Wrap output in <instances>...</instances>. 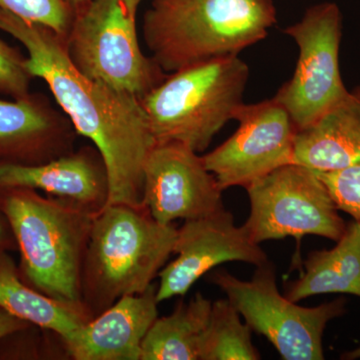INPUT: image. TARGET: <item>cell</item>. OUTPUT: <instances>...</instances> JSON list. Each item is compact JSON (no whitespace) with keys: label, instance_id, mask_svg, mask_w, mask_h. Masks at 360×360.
Wrapping results in <instances>:
<instances>
[{"label":"cell","instance_id":"cell-1","mask_svg":"<svg viewBox=\"0 0 360 360\" xmlns=\"http://www.w3.org/2000/svg\"><path fill=\"white\" fill-rule=\"evenodd\" d=\"M0 30L25 46V66L49 85L77 134L98 149L108 169V205H143L144 165L156 146L139 97L89 79L68 58L65 40L49 28L0 9Z\"/></svg>","mask_w":360,"mask_h":360},{"label":"cell","instance_id":"cell-2","mask_svg":"<svg viewBox=\"0 0 360 360\" xmlns=\"http://www.w3.org/2000/svg\"><path fill=\"white\" fill-rule=\"evenodd\" d=\"M276 23L272 0H153L142 20L151 58L165 72L238 56Z\"/></svg>","mask_w":360,"mask_h":360},{"label":"cell","instance_id":"cell-3","mask_svg":"<svg viewBox=\"0 0 360 360\" xmlns=\"http://www.w3.org/2000/svg\"><path fill=\"white\" fill-rule=\"evenodd\" d=\"M0 191V207L18 241L30 285L61 302L84 305L82 269L97 213L34 189Z\"/></svg>","mask_w":360,"mask_h":360},{"label":"cell","instance_id":"cell-4","mask_svg":"<svg viewBox=\"0 0 360 360\" xmlns=\"http://www.w3.org/2000/svg\"><path fill=\"white\" fill-rule=\"evenodd\" d=\"M176 238V227L160 224L146 206L115 203L97 213L82 278V302L92 316L148 290L174 253Z\"/></svg>","mask_w":360,"mask_h":360},{"label":"cell","instance_id":"cell-5","mask_svg":"<svg viewBox=\"0 0 360 360\" xmlns=\"http://www.w3.org/2000/svg\"><path fill=\"white\" fill-rule=\"evenodd\" d=\"M250 78V66L229 56L167 75L141 99L156 144L179 142L200 153L233 120Z\"/></svg>","mask_w":360,"mask_h":360},{"label":"cell","instance_id":"cell-6","mask_svg":"<svg viewBox=\"0 0 360 360\" xmlns=\"http://www.w3.org/2000/svg\"><path fill=\"white\" fill-rule=\"evenodd\" d=\"M141 1L89 0L75 8L65 39L68 58L82 75L139 99L167 77L139 44Z\"/></svg>","mask_w":360,"mask_h":360},{"label":"cell","instance_id":"cell-7","mask_svg":"<svg viewBox=\"0 0 360 360\" xmlns=\"http://www.w3.org/2000/svg\"><path fill=\"white\" fill-rule=\"evenodd\" d=\"M212 281L224 291L252 331L265 336L284 360L324 359L326 326L347 312L340 297L315 307H300L277 290L274 265L257 266L250 281L217 270Z\"/></svg>","mask_w":360,"mask_h":360},{"label":"cell","instance_id":"cell-8","mask_svg":"<svg viewBox=\"0 0 360 360\" xmlns=\"http://www.w3.org/2000/svg\"><path fill=\"white\" fill-rule=\"evenodd\" d=\"M250 214L243 224L260 245L265 240L316 236L338 241L347 224L316 172L290 163L245 187Z\"/></svg>","mask_w":360,"mask_h":360},{"label":"cell","instance_id":"cell-9","mask_svg":"<svg viewBox=\"0 0 360 360\" xmlns=\"http://www.w3.org/2000/svg\"><path fill=\"white\" fill-rule=\"evenodd\" d=\"M283 32L295 40L300 58L293 77L274 97L296 129H307L347 94L340 65L342 14L335 2L307 9Z\"/></svg>","mask_w":360,"mask_h":360},{"label":"cell","instance_id":"cell-10","mask_svg":"<svg viewBox=\"0 0 360 360\" xmlns=\"http://www.w3.org/2000/svg\"><path fill=\"white\" fill-rule=\"evenodd\" d=\"M233 120L239 123L234 134L202 156L222 191L246 187L277 168L293 163L297 129L276 99L243 103Z\"/></svg>","mask_w":360,"mask_h":360},{"label":"cell","instance_id":"cell-11","mask_svg":"<svg viewBox=\"0 0 360 360\" xmlns=\"http://www.w3.org/2000/svg\"><path fill=\"white\" fill-rule=\"evenodd\" d=\"M174 253L177 257L161 269L156 290L160 303L186 295L194 283L217 265L243 262L262 266L269 262L245 227L238 226L225 208L198 219L184 220L177 229Z\"/></svg>","mask_w":360,"mask_h":360},{"label":"cell","instance_id":"cell-12","mask_svg":"<svg viewBox=\"0 0 360 360\" xmlns=\"http://www.w3.org/2000/svg\"><path fill=\"white\" fill-rule=\"evenodd\" d=\"M222 189L202 156L179 142L158 143L144 165L143 205L160 224L194 219L224 208Z\"/></svg>","mask_w":360,"mask_h":360},{"label":"cell","instance_id":"cell-13","mask_svg":"<svg viewBox=\"0 0 360 360\" xmlns=\"http://www.w3.org/2000/svg\"><path fill=\"white\" fill-rule=\"evenodd\" d=\"M30 188L98 213L110 200L108 169L98 149L85 146L40 165L0 162V189Z\"/></svg>","mask_w":360,"mask_h":360},{"label":"cell","instance_id":"cell-14","mask_svg":"<svg viewBox=\"0 0 360 360\" xmlns=\"http://www.w3.org/2000/svg\"><path fill=\"white\" fill-rule=\"evenodd\" d=\"M158 286L127 295L63 338L75 360H141V345L158 317Z\"/></svg>","mask_w":360,"mask_h":360},{"label":"cell","instance_id":"cell-15","mask_svg":"<svg viewBox=\"0 0 360 360\" xmlns=\"http://www.w3.org/2000/svg\"><path fill=\"white\" fill-rule=\"evenodd\" d=\"M75 134L70 118L44 97L0 99V162H47L73 151Z\"/></svg>","mask_w":360,"mask_h":360},{"label":"cell","instance_id":"cell-16","mask_svg":"<svg viewBox=\"0 0 360 360\" xmlns=\"http://www.w3.org/2000/svg\"><path fill=\"white\" fill-rule=\"evenodd\" d=\"M292 160L317 172H338L360 162V84L316 122L298 130Z\"/></svg>","mask_w":360,"mask_h":360},{"label":"cell","instance_id":"cell-17","mask_svg":"<svg viewBox=\"0 0 360 360\" xmlns=\"http://www.w3.org/2000/svg\"><path fill=\"white\" fill-rule=\"evenodd\" d=\"M304 272L284 295L298 302L309 296L347 293L360 297V222H349L331 250L311 251Z\"/></svg>","mask_w":360,"mask_h":360},{"label":"cell","instance_id":"cell-18","mask_svg":"<svg viewBox=\"0 0 360 360\" xmlns=\"http://www.w3.org/2000/svg\"><path fill=\"white\" fill-rule=\"evenodd\" d=\"M0 307L61 340L94 319L84 304L61 302L23 283L13 260L0 251Z\"/></svg>","mask_w":360,"mask_h":360},{"label":"cell","instance_id":"cell-19","mask_svg":"<svg viewBox=\"0 0 360 360\" xmlns=\"http://www.w3.org/2000/svg\"><path fill=\"white\" fill-rule=\"evenodd\" d=\"M212 302L198 292L158 317L141 345V360H200Z\"/></svg>","mask_w":360,"mask_h":360},{"label":"cell","instance_id":"cell-20","mask_svg":"<svg viewBox=\"0 0 360 360\" xmlns=\"http://www.w3.org/2000/svg\"><path fill=\"white\" fill-rule=\"evenodd\" d=\"M240 316L229 298L212 302L200 360L262 359L251 341L252 329Z\"/></svg>","mask_w":360,"mask_h":360},{"label":"cell","instance_id":"cell-21","mask_svg":"<svg viewBox=\"0 0 360 360\" xmlns=\"http://www.w3.org/2000/svg\"><path fill=\"white\" fill-rule=\"evenodd\" d=\"M0 9L49 28L65 40L75 14V8L65 0H0Z\"/></svg>","mask_w":360,"mask_h":360},{"label":"cell","instance_id":"cell-22","mask_svg":"<svg viewBox=\"0 0 360 360\" xmlns=\"http://www.w3.org/2000/svg\"><path fill=\"white\" fill-rule=\"evenodd\" d=\"M317 174L328 186L338 210L360 222V162L338 172Z\"/></svg>","mask_w":360,"mask_h":360},{"label":"cell","instance_id":"cell-23","mask_svg":"<svg viewBox=\"0 0 360 360\" xmlns=\"http://www.w3.org/2000/svg\"><path fill=\"white\" fill-rule=\"evenodd\" d=\"M25 58L0 39V94L14 99L30 94L32 77L26 68Z\"/></svg>","mask_w":360,"mask_h":360},{"label":"cell","instance_id":"cell-24","mask_svg":"<svg viewBox=\"0 0 360 360\" xmlns=\"http://www.w3.org/2000/svg\"><path fill=\"white\" fill-rule=\"evenodd\" d=\"M26 328H28L27 322L21 321L0 307V340Z\"/></svg>","mask_w":360,"mask_h":360},{"label":"cell","instance_id":"cell-25","mask_svg":"<svg viewBox=\"0 0 360 360\" xmlns=\"http://www.w3.org/2000/svg\"><path fill=\"white\" fill-rule=\"evenodd\" d=\"M340 359L343 360H355L360 359V347L355 348L354 350L350 352H345L341 354Z\"/></svg>","mask_w":360,"mask_h":360},{"label":"cell","instance_id":"cell-26","mask_svg":"<svg viewBox=\"0 0 360 360\" xmlns=\"http://www.w3.org/2000/svg\"><path fill=\"white\" fill-rule=\"evenodd\" d=\"M65 1L68 2L73 8H77V6H82V4H85L89 0H65Z\"/></svg>","mask_w":360,"mask_h":360},{"label":"cell","instance_id":"cell-27","mask_svg":"<svg viewBox=\"0 0 360 360\" xmlns=\"http://www.w3.org/2000/svg\"><path fill=\"white\" fill-rule=\"evenodd\" d=\"M4 238V224H2L1 219H0V245H1L2 240Z\"/></svg>","mask_w":360,"mask_h":360}]
</instances>
